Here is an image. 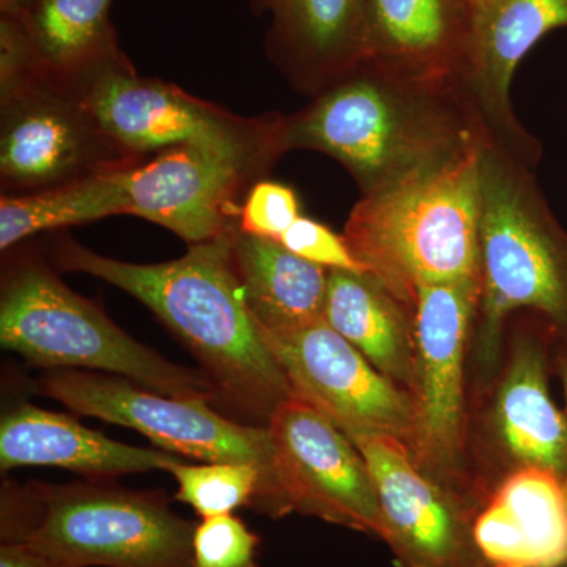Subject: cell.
Instances as JSON below:
<instances>
[{"label": "cell", "instance_id": "6da1fadb", "mask_svg": "<svg viewBox=\"0 0 567 567\" xmlns=\"http://www.w3.org/2000/svg\"><path fill=\"white\" fill-rule=\"evenodd\" d=\"M237 229L162 264L112 259L65 233L52 237L43 254L58 271L93 276L141 301L193 354L215 388L218 410L267 427L293 390L246 306L233 256Z\"/></svg>", "mask_w": 567, "mask_h": 567}, {"label": "cell", "instance_id": "7a4b0ae2", "mask_svg": "<svg viewBox=\"0 0 567 567\" xmlns=\"http://www.w3.org/2000/svg\"><path fill=\"white\" fill-rule=\"evenodd\" d=\"M284 152L331 156L361 196L434 173L491 144L456 82L399 76L361 61L338 82L282 117Z\"/></svg>", "mask_w": 567, "mask_h": 567}, {"label": "cell", "instance_id": "3957f363", "mask_svg": "<svg viewBox=\"0 0 567 567\" xmlns=\"http://www.w3.org/2000/svg\"><path fill=\"white\" fill-rule=\"evenodd\" d=\"M196 527L163 491L104 480L6 481L0 494L2 543L28 544L69 567H193Z\"/></svg>", "mask_w": 567, "mask_h": 567}, {"label": "cell", "instance_id": "277c9868", "mask_svg": "<svg viewBox=\"0 0 567 567\" xmlns=\"http://www.w3.org/2000/svg\"><path fill=\"white\" fill-rule=\"evenodd\" d=\"M0 284V344L43 369H82L132 380L166 395L218 409L200 369L185 368L141 344L59 278L43 252L9 249Z\"/></svg>", "mask_w": 567, "mask_h": 567}, {"label": "cell", "instance_id": "5b68a950", "mask_svg": "<svg viewBox=\"0 0 567 567\" xmlns=\"http://www.w3.org/2000/svg\"><path fill=\"white\" fill-rule=\"evenodd\" d=\"M481 152L361 196L347 218L354 257L410 308L417 287L481 276Z\"/></svg>", "mask_w": 567, "mask_h": 567}, {"label": "cell", "instance_id": "8992f818", "mask_svg": "<svg viewBox=\"0 0 567 567\" xmlns=\"http://www.w3.org/2000/svg\"><path fill=\"white\" fill-rule=\"evenodd\" d=\"M481 349L492 360L507 316L536 312L567 334V233L535 167L491 142L481 152Z\"/></svg>", "mask_w": 567, "mask_h": 567}, {"label": "cell", "instance_id": "52a82bcc", "mask_svg": "<svg viewBox=\"0 0 567 567\" xmlns=\"http://www.w3.org/2000/svg\"><path fill=\"white\" fill-rule=\"evenodd\" d=\"M65 89V87H63ZM103 128L142 158L186 144L227 145L284 155V114L241 117L173 82L142 78L125 52L71 85Z\"/></svg>", "mask_w": 567, "mask_h": 567}, {"label": "cell", "instance_id": "ba28073f", "mask_svg": "<svg viewBox=\"0 0 567 567\" xmlns=\"http://www.w3.org/2000/svg\"><path fill=\"white\" fill-rule=\"evenodd\" d=\"M33 393L54 399L80 415L141 432L159 450L200 462L259 465L279 496L267 427L235 421L215 406L156 393L103 372L48 369L32 382Z\"/></svg>", "mask_w": 567, "mask_h": 567}, {"label": "cell", "instance_id": "9c48e42d", "mask_svg": "<svg viewBox=\"0 0 567 567\" xmlns=\"http://www.w3.org/2000/svg\"><path fill=\"white\" fill-rule=\"evenodd\" d=\"M145 159L118 144L69 89L24 80L0 89V192H47Z\"/></svg>", "mask_w": 567, "mask_h": 567}, {"label": "cell", "instance_id": "30bf717a", "mask_svg": "<svg viewBox=\"0 0 567 567\" xmlns=\"http://www.w3.org/2000/svg\"><path fill=\"white\" fill-rule=\"evenodd\" d=\"M481 276L417 287L413 458L425 473L480 509L465 473V352L477 320Z\"/></svg>", "mask_w": 567, "mask_h": 567}, {"label": "cell", "instance_id": "8fae6325", "mask_svg": "<svg viewBox=\"0 0 567 567\" xmlns=\"http://www.w3.org/2000/svg\"><path fill=\"white\" fill-rule=\"evenodd\" d=\"M276 486L286 514L385 536L382 507L363 454L315 405L286 399L267 424Z\"/></svg>", "mask_w": 567, "mask_h": 567}, {"label": "cell", "instance_id": "7c38bea8", "mask_svg": "<svg viewBox=\"0 0 567 567\" xmlns=\"http://www.w3.org/2000/svg\"><path fill=\"white\" fill-rule=\"evenodd\" d=\"M278 159L227 145L167 148L126 171V215L158 224L188 246L215 240L240 227V200Z\"/></svg>", "mask_w": 567, "mask_h": 567}, {"label": "cell", "instance_id": "4fadbf2b", "mask_svg": "<svg viewBox=\"0 0 567 567\" xmlns=\"http://www.w3.org/2000/svg\"><path fill=\"white\" fill-rule=\"evenodd\" d=\"M268 350L303 399L350 440L385 435L412 451L416 435L415 399L369 363L327 320L271 333L259 327Z\"/></svg>", "mask_w": 567, "mask_h": 567}, {"label": "cell", "instance_id": "5bb4252c", "mask_svg": "<svg viewBox=\"0 0 567 567\" xmlns=\"http://www.w3.org/2000/svg\"><path fill=\"white\" fill-rule=\"evenodd\" d=\"M352 442L374 481L395 567H486L472 502L425 473L399 440L358 435Z\"/></svg>", "mask_w": 567, "mask_h": 567}, {"label": "cell", "instance_id": "9a60e30c", "mask_svg": "<svg viewBox=\"0 0 567 567\" xmlns=\"http://www.w3.org/2000/svg\"><path fill=\"white\" fill-rule=\"evenodd\" d=\"M567 29V0H483L468 7L457 85L494 144L537 167L543 147L514 112L517 66L547 33Z\"/></svg>", "mask_w": 567, "mask_h": 567}, {"label": "cell", "instance_id": "2e32d148", "mask_svg": "<svg viewBox=\"0 0 567 567\" xmlns=\"http://www.w3.org/2000/svg\"><path fill=\"white\" fill-rule=\"evenodd\" d=\"M267 21L268 59L295 91L319 95L364 59V0H246Z\"/></svg>", "mask_w": 567, "mask_h": 567}, {"label": "cell", "instance_id": "e0dca14e", "mask_svg": "<svg viewBox=\"0 0 567 567\" xmlns=\"http://www.w3.org/2000/svg\"><path fill=\"white\" fill-rule=\"evenodd\" d=\"M475 537L486 567H567L565 480L518 466L484 499Z\"/></svg>", "mask_w": 567, "mask_h": 567}, {"label": "cell", "instance_id": "ac0fdd59", "mask_svg": "<svg viewBox=\"0 0 567 567\" xmlns=\"http://www.w3.org/2000/svg\"><path fill=\"white\" fill-rule=\"evenodd\" d=\"M185 458L164 450L115 442L74 417L22 402L0 421V470L55 466L87 480H112L128 473H169Z\"/></svg>", "mask_w": 567, "mask_h": 567}, {"label": "cell", "instance_id": "d6986e66", "mask_svg": "<svg viewBox=\"0 0 567 567\" xmlns=\"http://www.w3.org/2000/svg\"><path fill=\"white\" fill-rule=\"evenodd\" d=\"M364 20L363 61L413 80L456 82L468 25L462 0H364Z\"/></svg>", "mask_w": 567, "mask_h": 567}, {"label": "cell", "instance_id": "ffe728a7", "mask_svg": "<svg viewBox=\"0 0 567 567\" xmlns=\"http://www.w3.org/2000/svg\"><path fill=\"white\" fill-rule=\"evenodd\" d=\"M112 2L25 0L6 10L20 22L28 41L31 71L24 80L35 78L69 89L122 55L111 21Z\"/></svg>", "mask_w": 567, "mask_h": 567}, {"label": "cell", "instance_id": "44dd1931", "mask_svg": "<svg viewBox=\"0 0 567 567\" xmlns=\"http://www.w3.org/2000/svg\"><path fill=\"white\" fill-rule=\"evenodd\" d=\"M323 319L377 371L413 395L415 309L372 275L330 270Z\"/></svg>", "mask_w": 567, "mask_h": 567}, {"label": "cell", "instance_id": "7402d4cb", "mask_svg": "<svg viewBox=\"0 0 567 567\" xmlns=\"http://www.w3.org/2000/svg\"><path fill=\"white\" fill-rule=\"evenodd\" d=\"M495 424L518 465L550 470L565 480L567 416L548 391L546 350L539 339L524 336L516 342L496 393Z\"/></svg>", "mask_w": 567, "mask_h": 567}, {"label": "cell", "instance_id": "603a6c76", "mask_svg": "<svg viewBox=\"0 0 567 567\" xmlns=\"http://www.w3.org/2000/svg\"><path fill=\"white\" fill-rule=\"evenodd\" d=\"M233 256L246 306L260 328L282 333L323 319L328 268L240 227L234 233Z\"/></svg>", "mask_w": 567, "mask_h": 567}, {"label": "cell", "instance_id": "cb8c5ba5", "mask_svg": "<svg viewBox=\"0 0 567 567\" xmlns=\"http://www.w3.org/2000/svg\"><path fill=\"white\" fill-rule=\"evenodd\" d=\"M125 173L100 175L47 192L0 196V249L7 252L37 234L126 215Z\"/></svg>", "mask_w": 567, "mask_h": 567}, {"label": "cell", "instance_id": "d4e9b609", "mask_svg": "<svg viewBox=\"0 0 567 567\" xmlns=\"http://www.w3.org/2000/svg\"><path fill=\"white\" fill-rule=\"evenodd\" d=\"M169 473L177 481L175 499L192 506L200 518L230 516L240 507H252L274 518L284 516L274 483L259 465L182 461Z\"/></svg>", "mask_w": 567, "mask_h": 567}, {"label": "cell", "instance_id": "484cf974", "mask_svg": "<svg viewBox=\"0 0 567 567\" xmlns=\"http://www.w3.org/2000/svg\"><path fill=\"white\" fill-rule=\"evenodd\" d=\"M260 537L241 518H203L194 532L193 567H262Z\"/></svg>", "mask_w": 567, "mask_h": 567}, {"label": "cell", "instance_id": "4316f807", "mask_svg": "<svg viewBox=\"0 0 567 567\" xmlns=\"http://www.w3.org/2000/svg\"><path fill=\"white\" fill-rule=\"evenodd\" d=\"M301 216L300 199L290 186L271 181L254 183L240 210V230L279 241Z\"/></svg>", "mask_w": 567, "mask_h": 567}, {"label": "cell", "instance_id": "83f0119b", "mask_svg": "<svg viewBox=\"0 0 567 567\" xmlns=\"http://www.w3.org/2000/svg\"><path fill=\"white\" fill-rule=\"evenodd\" d=\"M279 244L308 262L328 268L368 274L364 265L354 257L344 235H338L312 218L300 216L279 238Z\"/></svg>", "mask_w": 567, "mask_h": 567}, {"label": "cell", "instance_id": "f1b7e54d", "mask_svg": "<svg viewBox=\"0 0 567 567\" xmlns=\"http://www.w3.org/2000/svg\"><path fill=\"white\" fill-rule=\"evenodd\" d=\"M0 567H69L28 544H0Z\"/></svg>", "mask_w": 567, "mask_h": 567}, {"label": "cell", "instance_id": "f546056e", "mask_svg": "<svg viewBox=\"0 0 567 567\" xmlns=\"http://www.w3.org/2000/svg\"><path fill=\"white\" fill-rule=\"evenodd\" d=\"M25 0H0V11L11 10L14 7H20Z\"/></svg>", "mask_w": 567, "mask_h": 567}, {"label": "cell", "instance_id": "4dcf8cb0", "mask_svg": "<svg viewBox=\"0 0 567 567\" xmlns=\"http://www.w3.org/2000/svg\"><path fill=\"white\" fill-rule=\"evenodd\" d=\"M565 388H566V401H567V368H566V374H565ZM565 487H566V492H567V472H566V476H565Z\"/></svg>", "mask_w": 567, "mask_h": 567}, {"label": "cell", "instance_id": "1f68e13d", "mask_svg": "<svg viewBox=\"0 0 567 567\" xmlns=\"http://www.w3.org/2000/svg\"><path fill=\"white\" fill-rule=\"evenodd\" d=\"M462 2L466 3V6H475V3L483 2V0H462Z\"/></svg>", "mask_w": 567, "mask_h": 567}]
</instances>
